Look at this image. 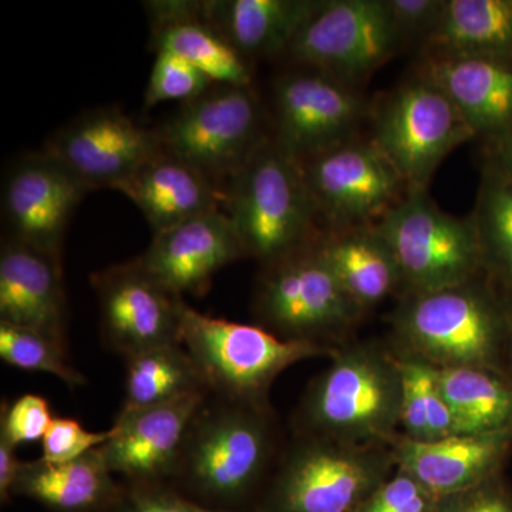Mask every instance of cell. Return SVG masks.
<instances>
[{"mask_svg": "<svg viewBox=\"0 0 512 512\" xmlns=\"http://www.w3.org/2000/svg\"><path fill=\"white\" fill-rule=\"evenodd\" d=\"M275 454L271 407L208 394L192 421L170 485L205 507L237 512L235 507L264 480Z\"/></svg>", "mask_w": 512, "mask_h": 512, "instance_id": "1", "label": "cell"}, {"mask_svg": "<svg viewBox=\"0 0 512 512\" xmlns=\"http://www.w3.org/2000/svg\"><path fill=\"white\" fill-rule=\"evenodd\" d=\"M402 396V372L393 350L375 343H343L303 394L295 414L296 433L389 446L399 434Z\"/></svg>", "mask_w": 512, "mask_h": 512, "instance_id": "2", "label": "cell"}, {"mask_svg": "<svg viewBox=\"0 0 512 512\" xmlns=\"http://www.w3.org/2000/svg\"><path fill=\"white\" fill-rule=\"evenodd\" d=\"M225 212L245 258L262 266L311 247L319 220L301 165L269 137L228 181Z\"/></svg>", "mask_w": 512, "mask_h": 512, "instance_id": "3", "label": "cell"}, {"mask_svg": "<svg viewBox=\"0 0 512 512\" xmlns=\"http://www.w3.org/2000/svg\"><path fill=\"white\" fill-rule=\"evenodd\" d=\"M396 355L436 369H500L507 319L478 279L441 291L403 296L392 318Z\"/></svg>", "mask_w": 512, "mask_h": 512, "instance_id": "4", "label": "cell"}, {"mask_svg": "<svg viewBox=\"0 0 512 512\" xmlns=\"http://www.w3.org/2000/svg\"><path fill=\"white\" fill-rule=\"evenodd\" d=\"M181 345L190 353L211 396L269 407L276 377L288 367L336 348L279 338L262 326L212 318L183 303Z\"/></svg>", "mask_w": 512, "mask_h": 512, "instance_id": "5", "label": "cell"}, {"mask_svg": "<svg viewBox=\"0 0 512 512\" xmlns=\"http://www.w3.org/2000/svg\"><path fill=\"white\" fill-rule=\"evenodd\" d=\"M394 468L389 446L298 434L256 512H356Z\"/></svg>", "mask_w": 512, "mask_h": 512, "instance_id": "6", "label": "cell"}, {"mask_svg": "<svg viewBox=\"0 0 512 512\" xmlns=\"http://www.w3.org/2000/svg\"><path fill=\"white\" fill-rule=\"evenodd\" d=\"M375 227L399 266L403 296L467 284L487 269L473 220L440 210L427 191H410Z\"/></svg>", "mask_w": 512, "mask_h": 512, "instance_id": "7", "label": "cell"}, {"mask_svg": "<svg viewBox=\"0 0 512 512\" xmlns=\"http://www.w3.org/2000/svg\"><path fill=\"white\" fill-rule=\"evenodd\" d=\"M165 153L208 175L221 187L271 137L252 86L214 84L156 128Z\"/></svg>", "mask_w": 512, "mask_h": 512, "instance_id": "8", "label": "cell"}, {"mask_svg": "<svg viewBox=\"0 0 512 512\" xmlns=\"http://www.w3.org/2000/svg\"><path fill=\"white\" fill-rule=\"evenodd\" d=\"M255 296L262 328L282 339L338 348L363 312L349 298L315 242L262 266Z\"/></svg>", "mask_w": 512, "mask_h": 512, "instance_id": "9", "label": "cell"}, {"mask_svg": "<svg viewBox=\"0 0 512 512\" xmlns=\"http://www.w3.org/2000/svg\"><path fill=\"white\" fill-rule=\"evenodd\" d=\"M403 43L384 0H313L284 56L353 87Z\"/></svg>", "mask_w": 512, "mask_h": 512, "instance_id": "10", "label": "cell"}, {"mask_svg": "<svg viewBox=\"0 0 512 512\" xmlns=\"http://www.w3.org/2000/svg\"><path fill=\"white\" fill-rule=\"evenodd\" d=\"M476 137L446 92L420 72L380 104L372 141L410 191H427L444 158Z\"/></svg>", "mask_w": 512, "mask_h": 512, "instance_id": "11", "label": "cell"}, {"mask_svg": "<svg viewBox=\"0 0 512 512\" xmlns=\"http://www.w3.org/2000/svg\"><path fill=\"white\" fill-rule=\"evenodd\" d=\"M299 165L322 232L376 225L409 194L372 138H355Z\"/></svg>", "mask_w": 512, "mask_h": 512, "instance_id": "12", "label": "cell"}, {"mask_svg": "<svg viewBox=\"0 0 512 512\" xmlns=\"http://www.w3.org/2000/svg\"><path fill=\"white\" fill-rule=\"evenodd\" d=\"M366 116L363 97L348 84L298 67L274 84V133L298 163L355 140Z\"/></svg>", "mask_w": 512, "mask_h": 512, "instance_id": "13", "label": "cell"}, {"mask_svg": "<svg viewBox=\"0 0 512 512\" xmlns=\"http://www.w3.org/2000/svg\"><path fill=\"white\" fill-rule=\"evenodd\" d=\"M101 335L111 352L126 359L143 350L181 343L184 299L168 291L138 262H123L94 272Z\"/></svg>", "mask_w": 512, "mask_h": 512, "instance_id": "14", "label": "cell"}, {"mask_svg": "<svg viewBox=\"0 0 512 512\" xmlns=\"http://www.w3.org/2000/svg\"><path fill=\"white\" fill-rule=\"evenodd\" d=\"M160 150L156 130L140 126L120 109L106 107L64 124L42 151L90 190H114Z\"/></svg>", "mask_w": 512, "mask_h": 512, "instance_id": "15", "label": "cell"}, {"mask_svg": "<svg viewBox=\"0 0 512 512\" xmlns=\"http://www.w3.org/2000/svg\"><path fill=\"white\" fill-rule=\"evenodd\" d=\"M208 394L201 390L157 406L121 409L110 439L100 447L111 473L127 484H170Z\"/></svg>", "mask_w": 512, "mask_h": 512, "instance_id": "16", "label": "cell"}, {"mask_svg": "<svg viewBox=\"0 0 512 512\" xmlns=\"http://www.w3.org/2000/svg\"><path fill=\"white\" fill-rule=\"evenodd\" d=\"M90 191L45 151L20 158L10 168L3 187L8 237L62 256L67 227Z\"/></svg>", "mask_w": 512, "mask_h": 512, "instance_id": "17", "label": "cell"}, {"mask_svg": "<svg viewBox=\"0 0 512 512\" xmlns=\"http://www.w3.org/2000/svg\"><path fill=\"white\" fill-rule=\"evenodd\" d=\"M245 258L225 210L207 212L154 234L138 262L175 295H204L222 268Z\"/></svg>", "mask_w": 512, "mask_h": 512, "instance_id": "18", "label": "cell"}, {"mask_svg": "<svg viewBox=\"0 0 512 512\" xmlns=\"http://www.w3.org/2000/svg\"><path fill=\"white\" fill-rule=\"evenodd\" d=\"M511 446L512 431L456 434L437 441H414L397 434L389 443L396 467L439 498L497 477Z\"/></svg>", "mask_w": 512, "mask_h": 512, "instance_id": "19", "label": "cell"}, {"mask_svg": "<svg viewBox=\"0 0 512 512\" xmlns=\"http://www.w3.org/2000/svg\"><path fill=\"white\" fill-rule=\"evenodd\" d=\"M62 256L6 238L0 251V322L64 343Z\"/></svg>", "mask_w": 512, "mask_h": 512, "instance_id": "20", "label": "cell"}, {"mask_svg": "<svg viewBox=\"0 0 512 512\" xmlns=\"http://www.w3.org/2000/svg\"><path fill=\"white\" fill-rule=\"evenodd\" d=\"M114 190L130 198L154 234L198 215L224 210L227 202L224 187L163 148Z\"/></svg>", "mask_w": 512, "mask_h": 512, "instance_id": "21", "label": "cell"}, {"mask_svg": "<svg viewBox=\"0 0 512 512\" xmlns=\"http://www.w3.org/2000/svg\"><path fill=\"white\" fill-rule=\"evenodd\" d=\"M144 8L154 52L183 57L214 84L252 86V62L205 18L200 0H154Z\"/></svg>", "mask_w": 512, "mask_h": 512, "instance_id": "22", "label": "cell"}, {"mask_svg": "<svg viewBox=\"0 0 512 512\" xmlns=\"http://www.w3.org/2000/svg\"><path fill=\"white\" fill-rule=\"evenodd\" d=\"M421 73L439 84L474 134L512 128V59L426 56Z\"/></svg>", "mask_w": 512, "mask_h": 512, "instance_id": "23", "label": "cell"}, {"mask_svg": "<svg viewBox=\"0 0 512 512\" xmlns=\"http://www.w3.org/2000/svg\"><path fill=\"white\" fill-rule=\"evenodd\" d=\"M123 491L99 447L67 463L22 461L12 494L53 512H110Z\"/></svg>", "mask_w": 512, "mask_h": 512, "instance_id": "24", "label": "cell"}, {"mask_svg": "<svg viewBox=\"0 0 512 512\" xmlns=\"http://www.w3.org/2000/svg\"><path fill=\"white\" fill-rule=\"evenodd\" d=\"M315 248L363 313L402 292L399 266L375 225L320 232Z\"/></svg>", "mask_w": 512, "mask_h": 512, "instance_id": "25", "label": "cell"}, {"mask_svg": "<svg viewBox=\"0 0 512 512\" xmlns=\"http://www.w3.org/2000/svg\"><path fill=\"white\" fill-rule=\"evenodd\" d=\"M313 0H201L202 12L249 62L285 55Z\"/></svg>", "mask_w": 512, "mask_h": 512, "instance_id": "26", "label": "cell"}, {"mask_svg": "<svg viewBox=\"0 0 512 512\" xmlns=\"http://www.w3.org/2000/svg\"><path fill=\"white\" fill-rule=\"evenodd\" d=\"M426 56L512 59V0H446Z\"/></svg>", "mask_w": 512, "mask_h": 512, "instance_id": "27", "label": "cell"}, {"mask_svg": "<svg viewBox=\"0 0 512 512\" xmlns=\"http://www.w3.org/2000/svg\"><path fill=\"white\" fill-rule=\"evenodd\" d=\"M439 380L457 434L512 431V383L500 369H439Z\"/></svg>", "mask_w": 512, "mask_h": 512, "instance_id": "28", "label": "cell"}, {"mask_svg": "<svg viewBox=\"0 0 512 512\" xmlns=\"http://www.w3.org/2000/svg\"><path fill=\"white\" fill-rule=\"evenodd\" d=\"M121 409H143L205 390L190 353L181 343L156 346L126 357Z\"/></svg>", "mask_w": 512, "mask_h": 512, "instance_id": "29", "label": "cell"}, {"mask_svg": "<svg viewBox=\"0 0 512 512\" xmlns=\"http://www.w3.org/2000/svg\"><path fill=\"white\" fill-rule=\"evenodd\" d=\"M396 356L402 372L403 436L414 441L456 436V423L441 390L439 369L414 357Z\"/></svg>", "mask_w": 512, "mask_h": 512, "instance_id": "30", "label": "cell"}, {"mask_svg": "<svg viewBox=\"0 0 512 512\" xmlns=\"http://www.w3.org/2000/svg\"><path fill=\"white\" fill-rule=\"evenodd\" d=\"M485 268H494L512 281V183L494 167L484 174L473 218Z\"/></svg>", "mask_w": 512, "mask_h": 512, "instance_id": "31", "label": "cell"}, {"mask_svg": "<svg viewBox=\"0 0 512 512\" xmlns=\"http://www.w3.org/2000/svg\"><path fill=\"white\" fill-rule=\"evenodd\" d=\"M0 357L25 372L47 373L67 386H83L86 379L67 362L64 343L37 330L0 322Z\"/></svg>", "mask_w": 512, "mask_h": 512, "instance_id": "32", "label": "cell"}, {"mask_svg": "<svg viewBox=\"0 0 512 512\" xmlns=\"http://www.w3.org/2000/svg\"><path fill=\"white\" fill-rule=\"evenodd\" d=\"M214 83L200 69L175 53L161 50L156 53V62L148 80L144 106L146 109L158 104L180 101L181 104L197 99Z\"/></svg>", "mask_w": 512, "mask_h": 512, "instance_id": "33", "label": "cell"}, {"mask_svg": "<svg viewBox=\"0 0 512 512\" xmlns=\"http://www.w3.org/2000/svg\"><path fill=\"white\" fill-rule=\"evenodd\" d=\"M55 419L50 404L39 394H23L13 403H3L0 413V437L13 447L43 440Z\"/></svg>", "mask_w": 512, "mask_h": 512, "instance_id": "34", "label": "cell"}, {"mask_svg": "<svg viewBox=\"0 0 512 512\" xmlns=\"http://www.w3.org/2000/svg\"><path fill=\"white\" fill-rule=\"evenodd\" d=\"M437 501L420 481L396 467L356 512H437Z\"/></svg>", "mask_w": 512, "mask_h": 512, "instance_id": "35", "label": "cell"}, {"mask_svg": "<svg viewBox=\"0 0 512 512\" xmlns=\"http://www.w3.org/2000/svg\"><path fill=\"white\" fill-rule=\"evenodd\" d=\"M110 437L111 429L93 433L77 420L55 417L42 440V458L49 463H67L103 446Z\"/></svg>", "mask_w": 512, "mask_h": 512, "instance_id": "36", "label": "cell"}, {"mask_svg": "<svg viewBox=\"0 0 512 512\" xmlns=\"http://www.w3.org/2000/svg\"><path fill=\"white\" fill-rule=\"evenodd\" d=\"M110 512H229L205 507L170 484H126Z\"/></svg>", "mask_w": 512, "mask_h": 512, "instance_id": "37", "label": "cell"}, {"mask_svg": "<svg viewBox=\"0 0 512 512\" xmlns=\"http://www.w3.org/2000/svg\"><path fill=\"white\" fill-rule=\"evenodd\" d=\"M403 42L419 39L426 43L439 25L446 0H384Z\"/></svg>", "mask_w": 512, "mask_h": 512, "instance_id": "38", "label": "cell"}, {"mask_svg": "<svg viewBox=\"0 0 512 512\" xmlns=\"http://www.w3.org/2000/svg\"><path fill=\"white\" fill-rule=\"evenodd\" d=\"M437 512H512V491L500 476L476 487L440 497Z\"/></svg>", "mask_w": 512, "mask_h": 512, "instance_id": "39", "label": "cell"}, {"mask_svg": "<svg viewBox=\"0 0 512 512\" xmlns=\"http://www.w3.org/2000/svg\"><path fill=\"white\" fill-rule=\"evenodd\" d=\"M15 450L16 447L0 437V500L3 504L9 503L10 497L13 495V484H15L20 464H22V461L16 457Z\"/></svg>", "mask_w": 512, "mask_h": 512, "instance_id": "40", "label": "cell"}, {"mask_svg": "<svg viewBox=\"0 0 512 512\" xmlns=\"http://www.w3.org/2000/svg\"><path fill=\"white\" fill-rule=\"evenodd\" d=\"M495 170L500 171L512 183V128L493 138Z\"/></svg>", "mask_w": 512, "mask_h": 512, "instance_id": "41", "label": "cell"}, {"mask_svg": "<svg viewBox=\"0 0 512 512\" xmlns=\"http://www.w3.org/2000/svg\"><path fill=\"white\" fill-rule=\"evenodd\" d=\"M505 319H507V336L510 335L511 343H512V299L510 303V308L505 311Z\"/></svg>", "mask_w": 512, "mask_h": 512, "instance_id": "42", "label": "cell"}]
</instances>
